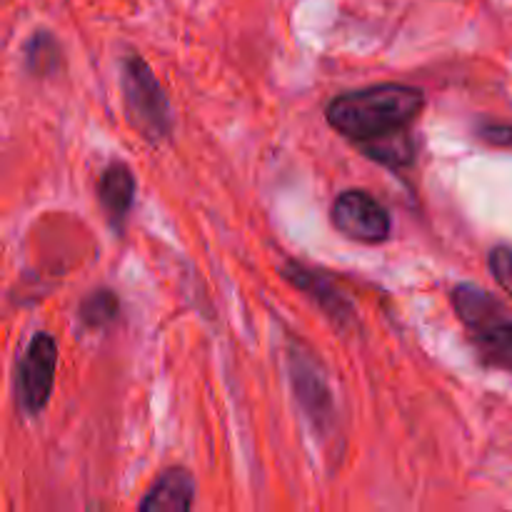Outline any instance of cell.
Masks as SVG:
<instances>
[{"instance_id":"1","label":"cell","mask_w":512,"mask_h":512,"mask_svg":"<svg viewBox=\"0 0 512 512\" xmlns=\"http://www.w3.org/2000/svg\"><path fill=\"white\" fill-rule=\"evenodd\" d=\"M425 105L423 90L413 85L380 83L338 95L328 105V123L355 145L405 133Z\"/></svg>"},{"instance_id":"6","label":"cell","mask_w":512,"mask_h":512,"mask_svg":"<svg viewBox=\"0 0 512 512\" xmlns=\"http://www.w3.org/2000/svg\"><path fill=\"white\" fill-rule=\"evenodd\" d=\"M195 485L185 470H165L138 508L143 512H185L193 508Z\"/></svg>"},{"instance_id":"3","label":"cell","mask_w":512,"mask_h":512,"mask_svg":"<svg viewBox=\"0 0 512 512\" xmlns=\"http://www.w3.org/2000/svg\"><path fill=\"white\" fill-rule=\"evenodd\" d=\"M58 365V345L48 333H38L18 363V403L28 415H38L50 400Z\"/></svg>"},{"instance_id":"11","label":"cell","mask_w":512,"mask_h":512,"mask_svg":"<svg viewBox=\"0 0 512 512\" xmlns=\"http://www.w3.org/2000/svg\"><path fill=\"white\" fill-rule=\"evenodd\" d=\"M358 148L363 150V155H368V158L378 160V163L383 165H390V168L410 165L415 158V145L413 138L408 135V130H405V133L388 135V138L373 140V143L358 145Z\"/></svg>"},{"instance_id":"13","label":"cell","mask_w":512,"mask_h":512,"mask_svg":"<svg viewBox=\"0 0 512 512\" xmlns=\"http://www.w3.org/2000/svg\"><path fill=\"white\" fill-rule=\"evenodd\" d=\"M25 58H28V68L35 70L38 75H45L48 70L58 68V45L50 35L38 33L25 48Z\"/></svg>"},{"instance_id":"9","label":"cell","mask_w":512,"mask_h":512,"mask_svg":"<svg viewBox=\"0 0 512 512\" xmlns=\"http://www.w3.org/2000/svg\"><path fill=\"white\" fill-rule=\"evenodd\" d=\"M470 333H473V343L485 363L512 373V320L498 315Z\"/></svg>"},{"instance_id":"2","label":"cell","mask_w":512,"mask_h":512,"mask_svg":"<svg viewBox=\"0 0 512 512\" xmlns=\"http://www.w3.org/2000/svg\"><path fill=\"white\" fill-rule=\"evenodd\" d=\"M120 83H123L125 108H128V115L135 128L150 140L165 138L170 123H173V115H170L168 98H165L163 88L155 80L148 63L138 58V55H128L123 63Z\"/></svg>"},{"instance_id":"15","label":"cell","mask_w":512,"mask_h":512,"mask_svg":"<svg viewBox=\"0 0 512 512\" xmlns=\"http://www.w3.org/2000/svg\"><path fill=\"white\" fill-rule=\"evenodd\" d=\"M480 138L498 148H512V125H483Z\"/></svg>"},{"instance_id":"8","label":"cell","mask_w":512,"mask_h":512,"mask_svg":"<svg viewBox=\"0 0 512 512\" xmlns=\"http://www.w3.org/2000/svg\"><path fill=\"white\" fill-rule=\"evenodd\" d=\"M135 198V178L125 163H110L98 180V200L110 223L120 225Z\"/></svg>"},{"instance_id":"10","label":"cell","mask_w":512,"mask_h":512,"mask_svg":"<svg viewBox=\"0 0 512 512\" xmlns=\"http://www.w3.org/2000/svg\"><path fill=\"white\" fill-rule=\"evenodd\" d=\"M453 303L458 310V318L468 325V330L480 328V325L490 323L498 315H503V305L488 293V290L478 288L473 283H463L453 290Z\"/></svg>"},{"instance_id":"7","label":"cell","mask_w":512,"mask_h":512,"mask_svg":"<svg viewBox=\"0 0 512 512\" xmlns=\"http://www.w3.org/2000/svg\"><path fill=\"white\" fill-rule=\"evenodd\" d=\"M293 383L298 390V400L305 405L308 415H313L315 423L323 428L325 420L333 415V400L323 383V375H318V365L305 358L303 353H293Z\"/></svg>"},{"instance_id":"5","label":"cell","mask_w":512,"mask_h":512,"mask_svg":"<svg viewBox=\"0 0 512 512\" xmlns=\"http://www.w3.org/2000/svg\"><path fill=\"white\" fill-rule=\"evenodd\" d=\"M280 275H283L290 285H295V288L303 290L305 295H310V298L320 305V310H323L338 328H345V325L355 320V310L353 305H350V300L345 298V295L335 288L333 280L325 278L323 273L288 260V263L280 268Z\"/></svg>"},{"instance_id":"12","label":"cell","mask_w":512,"mask_h":512,"mask_svg":"<svg viewBox=\"0 0 512 512\" xmlns=\"http://www.w3.org/2000/svg\"><path fill=\"white\" fill-rule=\"evenodd\" d=\"M118 315V298L110 290H95L90 298L80 305V318L88 328H103Z\"/></svg>"},{"instance_id":"4","label":"cell","mask_w":512,"mask_h":512,"mask_svg":"<svg viewBox=\"0 0 512 512\" xmlns=\"http://www.w3.org/2000/svg\"><path fill=\"white\" fill-rule=\"evenodd\" d=\"M333 225L350 240L358 243H383L390 235V215L378 200L365 190H345L333 203Z\"/></svg>"},{"instance_id":"14","label":"cell","mask_w":512,"mask_h":512,"mask_svg":"<svg viewBox=\"0 0 512 512\" xmlns=\"http://www.w3.org/2000/svg\"><path fill=\"white\" fill-rule=\"evenodd\" d=\"M490 273H493L495 283L505 290L512 298V248L510 245H498L490 250Z\"/></svg>"}]
</instances>
